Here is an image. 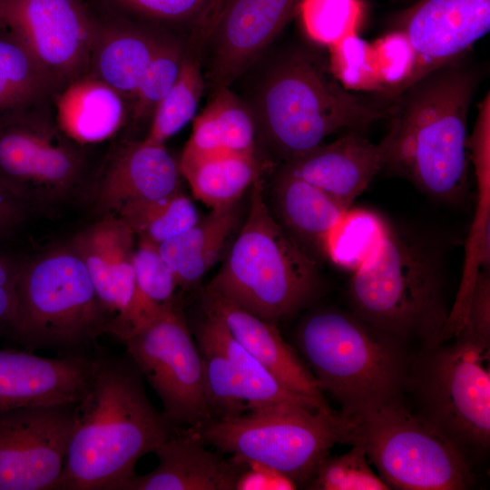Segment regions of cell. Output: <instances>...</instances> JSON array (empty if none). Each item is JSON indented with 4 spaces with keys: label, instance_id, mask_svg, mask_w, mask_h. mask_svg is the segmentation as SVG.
Segmentation results:
<instances>
[{
    "label": "cell",
    "instance_id": "obj_26",
    "mask_svg": "<svg viewBox=\"0 0 490 490\" xmlns=\"http://www.w3.org/2000/svg\"><path fill=\"white\" fill-rule=\"evenodd\" d=\"M163 38L133 27L96 32L89 74L121 96L133 99L141 79Z\"/></svg>",
    "mask_w": 490,
    "mask_h": 490
},
{
    "label": "cell",
    "instance_id": "obj_34",
    "mask_svg": "<svg viewBox=\"0 0 490 490\" xmlns=\"http://www.w3.org/2000/svg\"><path fill=\"white\" fill-rule=\"evenodd\" d=\"M387 225L373 211L348 209L328 235L323 253L336 265L354 271L379 246Z\"/></svg>",
    "mask_w": 490,
    "mask_h": 490
},
{
    "label": "cell",
    "instance_id": "obj_33",
    "mask_svg": "<svg viewBox=\"0 0 490 490\" xmlns=\"http://www.w3.org/2000/svg\"><path fill=\"white\" fill-rule=\"evenodd\" d=\"M195 54H186L174 85L152 115L151 127L142 142L164 144L194 118L205 84Z\"/></svg>",
    "mask_w": 490,
    "mask_h": 490
},
{
    "label": "cell",
    "instance_id": "obj_9",
    "mask_svg": "<svg viewBox=\"0 0 490 490\" xmlns=\"http://www.w3.org/2000/svg\"><path fill=\"white\" fill-rule=\"evenodd\" d=\"M343 416L345 444L360 447L389 488L460 490L472 485L465 455L401 398Z\"/></svg>",
    "mask_w": 490,
    "mask_h": 490
},
{
    "label": "cell",
    "instance_id": "obj_39",
    "mask_svg": "<svg viewBox=\"0 0 490 490\" xmlns=\"http://www.w3.org/2000/svg\"><path fill=\"white\" fill-rule=\"evenodd\" d=\"M307 488L314 490H387V485L370 467L365 452L357 446L343 455L326 456Z\"/></svg>",
    "mask_w": 490,
    "mask_h": 490
},
{
    "label": "cell",
    "instance_id": "obj_10",
    "mask_svg": "<svg viewBox=\"0 0 490 490\" xmlns=\"http://www.w3.org/2000/svg\"><path fill=\"white\" fill-rule=\"evenodd\" d=\"M186 429L205 445L238 461L272 467L298 485H307L329 449L347 436L340 413L295 405L255 408Z\"/></svg>",
    "mask_w": 490,
    "mask_h": 490
},
{
    "label": "cell",
    "instance_id": "obj_45",
    "mask_svg": "<svg viewBox=\"0 0 490 490\" xmlns=\"http://www.w3.org/2000/svg\"><path fill=\"white\" fill-rule=\"evenodd\" d=\"M26 207L0 181V240L24 220Z\"/></svg>",
    "mask_w": 490,
    "mask_h": 490
},
{
    "label": "cell",
    "instance_id": "obj_16",
    "mask_svg": "<svg viewBox=\"0 0 490 490\" xmlns=\"http://www.w3.org/2000/svg\"><path fill=\"white\" fill-rule=\"evenodd\" d=\"M490 29V0H418L397 19L415 56L410 85L461 58Z\"/></svg>",
    "mask_w": 490,
    "mask_h": 490
},
{
    "label": "cell",
    "instance_id": "obj_46",
    "mask_svg": "<svg viewBox=\"0 0 490 490\" xmlns=\"http://www.w3.org/2000/svg\"><path fill=\"white\" fill-rule=\"evenodd\" d=\"M4 27H6L0 11V29H3Z\"/></svg>",
    "mask_w": 490,
    "mask_h": 490
},
{
    "label": "cell",
    "instance_id": "obj_7",
    "mask_svg": "<svg viewBox=\"0 0 490 490\" xmlns=\"http://www.w3.org/2000/svg\"><path fill=\"white\" fill-rule=\"evenodd\" d=\"M111 321L70 244L20 263L15 312L5 329L24 349L92 357Z\"/></svg>",
    "mask_w": 490,
    "mask_h": 490
},
{
    "label": "cell",
    "instance_id": "obj_3",
    "mask_svg": "<svg viewBox=\"0 0 490 490\" xmlns=\"http://www.w3.org/2000/svg\"><path fill=\"white\" fill-rule=\"evenodd\" d=\"M248 106L256 147L260 144L281 165L338 131H361L389 116V109L372 106L346 89L328 64L306 50L278 61Z\"/></svg>",
    "mask_w": 490,
    "mask_h": 490
},
{
    "label": "cell",
    "instance_id": "obj_35",
    "mask_svg": "<svg viewBox=\"0 0 490 490\" xmlns=\"http://www.w3.org/2000/svg\"><path fill=\"white\" fill-rule=\"evenodd\" d=\"M194 333L203 361L213 419L238 416L248 412L241 383L229 358L200 324H197Z\"/></svg>",
    "mask_w": 490,
    "mask_h": 490
},
{
    "label": "cell",
    "instance_id": "obj_27",
    "mask_svg": "<svg viewBox=\"0 0 490 490\" xmlns=\"http://www.w3.org/2000/svg\"><path fill=\"white\" fill-rule=\"evenodd\" d=\"M274 195L286 227L322 252L328 235L348 210L321 189L281 172Z\"/></svg>",
    "mask_w": 490,
    "mask_h": 490
},
{
    "label": "cell",
    "instance_id": "obj_29",
    "mask_svg": "<svg viewBox=\"0 0 490 490\" xmlns=\"http://www.w3.org/2000/svg\"><path fill=\"white\" fill-rule=\"evenodd\" d=\"M200 324L230 360L241 383L249 410L274 405H295L313 410H330L312 399L286 388L261 363L250 355L230 333L223 321L204 310Z\"/></svg>",
    "mask_w": 490,
    "mask_h": 490
},
{
    "label": "cell",
    "instance_id": "obj_37",
    "mask_svg": "<svg viewBox=\"0 0 490 490\" xmlns=\"http://www.w3.org/2000/svg\"><path fill=\"white\" fill-rule=\"evenodd\" d=\"M328 49L330 70L346 89L382 93L373 44L352 34L331 44Z\"/></svg>",
    "mask_w": 490,
    "mask_h": 490
},
{
    "label": "cell",
    "instance_id": "obj_25",
    "mask_svg": "<svg viewBox=\"0 0 490 490\" xmlns=\"http://www.w3.org/2000/svg\"><path fill=\"white\" fill-rule=\"evenodd\" d=\"M239 201L212 209L201 220L158 245L178 287L195 288L219 260L240 220Z\"/></svg>",
    "mask_w": 490,
    "mask_h": 490
},
{
    "label": "cell",
    "instance_id": "obj_18",
    "mask_svg": "<svg viewBox=\"0 0 490 490\" xmlns=\"http://www.w3.org/2000/svg\"><path fill=\"white\" fill-rule=\"evenodd\" d=\"M93 356L49 358L24 348H0V412L77 403L88 386Z\"/></svg>",
    "mask_w": 490,
    "mask_h": 490
},
{
    "label": "cell",
    "instance_id": "obj_1",
    "mask_svg": "<svg viewBox=\"0 0 490 490\" xmlns=\"http://www.w3.org/2000/svg\"><path fill=\"white\" fill-rule=\"evenodd\" d=\"M143 381L126 352L95 351L55 490H122L136 475L137 462L168 439L173 428L149 399Z\"/></svg>",
    "mask_w": 490,
    "mask_h": 490
},
{
    "label": "cell",
    "instance_id": "obj_31",
    "mask_svg": "<svg viewBox=\"0 0 490 490\" xmlns=\"http://www.w3.org/2000/svg\"><path fill=\"white\" fill-rule=\"evenodd\" d=\"M179 165L195 197L211 209L240 201L259 178L255 155H215Z\"/></svg>",
    "mask_w": 490,
    "mask_h": 490
},
{
    "label": "cell",
    "instance_id": "obj_42",
    "mask_svg": "<svg viewBox=\"0 0 490 490\" xmlns=\"http://www.w3.org/2000/svg\"><path fill=\"white\" fill-rule=\"evenodd\" d=\"M460 331L490 342L489 268L483 269L476 278L466 317Z\"/></svg>",
    "mask_w": 490,
    "mask_h": 490
},
{
    "label": "cell",
    "instance_id": "obj_19",
    "mask_svg": "<svg viewBox=\"0 0 490 490\" xmlns=\"http://www.w3.org/2000/svg\"><path fill=\"white\" fill-rule=\"evenodd\" d=\"M392 133L373 143L357 131L317 146L281 165L279 172L299 178L328 193L345 208L386 167Z\"/></svg>",
    "mask_w": 490,
    "mask_h": 490
},
{
    "label": "cell",
    "instance_id": "obj_15",
    "mask_svg": "<svg viewBox=\"0 0 490 490\" xmlns=\"http://www.w3.org/2000/svg\"><path fill=\"white\" fill-rule=\"evenodd\" d=\"M0 11L61 90L89 74L97 31L76 0H0Z\"/></svg>",
    "mask_w": 490,
    "mask_h": 490
},
{
    "label": "cell",
    "instance_id": "obj_38",
    "mask_svg": "<svg viewBox=\"0 0 490 490\" xmlns=\"http://www.w3.org/2000/svg\"><path fill=\"white\" fill-rule=\"evenodd\" d=\"M187 52L176 41L164 39L145 70L133 96V118L152 115L174 85Z\"/></svg>",
    "mask_w": 490,
    "mask_h": 490
},
{
    "label": "cell",
    "instance_id": "obj_21",
    "mask_svg": "<svg viewBox=\"0 0 490 490\" xmlns=\"http://www.w3.org/2000/svg\"><path fill=\"white\" fill-rule=\"evenodd\" d=\"M204 310L218 316L231 336L286 388L328 406L311 371L297 351L268 322L228 299L203 289Z\"/></svg>",
    "mask_w": 490,
    "mask_h": 490
},
{
    "label": "cell",
    "instance_id": "obj_17",
    "mask_svg": "<svg viewBox=\"0 0 490 490\" xmlns=\"http://www.w3.org/2000/svg\"><path fill=\"white\" fill-rule=\"evenodd\" d=\"M132 230L115 214L76 233L70 245L83 260L101 303L112 318L109 335L116 338L135 294Z\"/></svg>",
    "mask_w": 490,
    "mask_h": 490
},
{
    "label": "cell",
    "instance_id": "obj_41",
    "mask_svg": "<svg viewBox=\"0 0 490 490\" xmlns=\"http://www.w3.org/2000/svg\"><path fill=\"white\" fill-rule=\"evenodd\" d=\"M141 15L172 23H192L199 27L220 0H114Z\"/></svg>",
    "mask_w": 490,
    "mask_h": 490
},
{
    "label": "cell",
    "instance_id": "obj_23",
    "mask_svg": "<svg viewBox=\"0 0 490 490\" xmlns=\"http://www.w3.org/2000/svg\"><path fill=\"white\" fill-rule=\"evenodd\" d=\"M255 125L248 103L229 86L212 91L195 119L179 164L222 154L256 156Z\"/></svg>",
    "mask_w": 490,
    "mask_h": 490
},
{
    "label": "cell",
    "instance_id": "obj_28",
    "mask_svg": "<svg viewBox=\"0 0 490 490\" xmlns=\"http://www.w3.org/2000/svg\"><path fill=\"white\" fill-rule=\"evenodd\" d=\"M0 29V117L44 105L61 90L24 44Z\"/></svg>",
    "mask_w": 490,
    "mask_h": 490
},
{
    "label": "cell",
    "instance_id": "obj_13",
    "mask_svg": "<svg viewBox=\"0 0 490 490\" xmlns=\"http://www.w3.org/2000/svg\"><path fill=\"white\" fill-rule=\"evenodd\" d=\"M75 404L0 412V490H55Z\"/></svg>",
    "mask_w": 490,
    "mask_h": 490
},
{
    "label": "cell",
    "instance_id": "obj_6",
    "mask_svg": "<svg viewBox=\"0 0 490 490\" xmlns=\"http://www.w3.org/2000/svg\"><path fill=\"white\" fill-rule=\"evenodd\" d=\"M320 287L316 262L274 220L257 178L246 220L204 289L276 324L309 305Z\"/></svg>",
    "mask_w": 490,
    "mask_h": 490
},
{
    "label": "cell",
    "instance_id": "obj_14",
    "mask_svg": "<svg viewBox=\"0 0 490 490\" xmlns=\"http://www.w3.org/2000/svg\"><path fill=\"white\" fill-rule=\"evenodd\" d=\"M300 0H220L196 28L211 91L230 84L279 34Z\"/></svg>",
    "mask_w": 490,
    "mask_h": 490
},
{
    "label": "cell",
    "instance_id": "obj_40",
    "mask_svg": "<svg viewBox=\"0 0 490 490\" xmlns=\"http://www.w3.org/2000/svg\"><path fill=\"white\" fill-rule=\"evenodd\" d=\"M382 94L397 97L407 89L415 69V56L405 34L394 30L373 43Z\"/></svg>",
    "mask_w": 490,
    "mask_h": 490
},
{
    "label": "cell",
    "instance_id": "obj_2",
    "mask_svg": "<svg viewBox=\"0 0 490 490\" xmlns=\"http://www.w3.org/2000/svg\"><path fill=\"white\" fill-rule=\"evenodd\" d=\"M478 80L461 57L395 97L386 167L435 199L463 201L469 187L467 116Z\"/></svg>",
    "mask_w": 490,
    "mask_h": 490
},
{
    "label": "cell",
    "instance_id": "obj_4",
    "mask_svg": "<svg viewBox=\"0 0 490 490\" xmlns=\"http://www.w3.org/2000/svg\"><path fill=\"white\" fill-rule=\"evenodd\" d=\"M442 277L440 252L428 238L388 224L379 246L349 279L351 312L429 349L440 342L448 317Z\"/></svg>",
    "mask_w": 490,
    "mask_h": 490
},
{
    "label": "cell",
    "instance_id": "obj_36",
    "mask_svg": "<svg viewBox=\"0 0 490 490\" xmlns=\"http://www.w3.org/2000/svg\"><path fill=\"white\" fill-rule=\"evenodd\" d=\"M298 11L309 37L328 47L357 34L364 7L360 0H300Z\"/></svg>",
    "mask_w": 490,
    "mask_h": 490
},
{
    "label": "cell",
    "instance_id": "obj_11",
    "mask_svg": "<svg viewBox=\"0 0 490 490\" xmlns=\"http://www.w3.org/2000/svg\"><path fill=\"white\" fill-rule=\"evenodd\" d=\"M176 301L121 342L162 405L173 428H194L213 419L201 355Z\"/></svg>",
    "mask_w": 490,
    "mask_h": 490
},
{
    "label": "cell",
    "instance_id": "obj_22",
    "mask_svg": "<svg viewBox=\"0 0 490 490\" xmlns=\"http://www.w3.org/2000/svg\"><path fill=\"white\" fill-rule=\"evenodd\" d=\"M179 162L164 144L132 143L118 152L96 193L99 211L115 214L123 205L169 196L180 190Z\"/></svg>",
    "mask_w": 490,
    "mask_h": 490
},
{
    "label": "cell",
    "instance_id": "obj_30",
    "mask_svg": "<svg viewBox=\"0 0 490 490\" xmlns=\"http://www.w3.org/2000/svg\"><path fill=\"white\" fill-rule=\"evenodd\" d=\"M133 268L135 294L129 314L116 337L120 341L177 301L176 278L162 257L158 245L138 238Z\"/></svg>",
    "mask_w": 490,
    "mask_h": 490
},
{
    "label": "cell",
    "instance_id": "obj_20",
    "mask_svg": "<svg viewBox=\"0 0 490 490\" xmlns=\"http://www.w3.org/2000/svg\"><path fill=\"white\" fill-rule=\"evenodd\" d=\"M157 466L135 475L122 490H234L245 462L223 458L186 428L176 429L154 453Z\"/></svg>",
    "mask_w": 490,
    "mask_h": 490
},
{
    "label": "cell",
    "instance_id": "obj_8",
    "mask_svg": "<svg viewBox=\"0 0 490 490\" xmlns=\"http://www.w3.org/2000/svg\"><path fill=\"white\" fill-rule=\"evenodd\" d=\"M416 414L465 450H485L490 442V342L460 331L413 359L405 391Z\"/></svg>",
    "mask_w": 490,
    "mask_h": 490
},
{
    "label": "cell",
    "instance_id": "obj_44",
    "mask_svg": "<svg viewBox=\"0 0 490 490\" xmlns=\"http://www.w3.org/2000/svg\"><path fill=\"white\" fill-rule=\"evenodd\" d=\"M20 263L0 255V328H5L16 308V289Z\"/></svg>",
    "mask_w": 490,
    "mask_h": 490
},
{
    "label": "cell",
    "instance_id": "obj_32",
    "mask_svg": "<svg viewBox=\"0 0 490 490\" xmlns=\"http://www.w3.org/2000/svg\"><path fill=\"white\" fill-rule=\"evenodd\" d=\"M115 215L135 237L156 245L180 235L199 220L196 207L180 190L161 199L127 203Z\"/></svg>",
    "mask_w": 490,
    "mask_h": 490
},
{
    "label": "cell",
    "instance_id": "obj_24",
    "mask_svg": "<svg viewBox=\"0 0 490 490\" xmlns=\"http://www.w3.org/2000/svg\"><path fill=\"white\" fill-rule=\"evenodd\" d=\"M59 129L78 143H95L112 137L124 118L122 96L88 74L64 86L54 96Z\"/></svg>",
    "mask_w": 490,
    "mask_h": 490
},
{
    "label": "cell",
    "instance_id": "obj_5",
    "mask_svg": "<svg viewBox=\"0 0 490 490\" xmlns=\"http://www.w3.org/2000/svg\"><path fill=\"white\" fill-rule=\"evenodd\" d=\"M297 345L322 392L342 416L400 399L413 359L407 342L353 312L321 309L299 325Z\"/></svg>",
    "mask_w": 490,
    "mask_h": 490
},
{
    "label": "cell",
    "instance_id": "obj_12",
    "mask_svg": "<svg viewBox=\"0 0 490 490\" xmlns=\"http://www.w3.org/2000/svg\"><path fill=\"white\" fill-rule=\"evenodd\" d=\"M39 107L0 117V181L26 206L64 201L83 172V154Z\"/></svg>",
    "mask_w": 490,
    "mask_h": 490
},
{
    "label": "cell",
    "instance_id": "obj_43",
    "mask_svg": "<svg viewBox=\"0 0 490 490\" xmlns=\"http://www.w3.org/2000/svg\"><path fill=\"white\" fill-rule=\"evenodd\" d=\"M245 464L234 490H293L299 486L287 475L272 467L253 461Z\"/></svg>",
    "mask_w": 490,
    "mask_h": 490
}]
</instances>
